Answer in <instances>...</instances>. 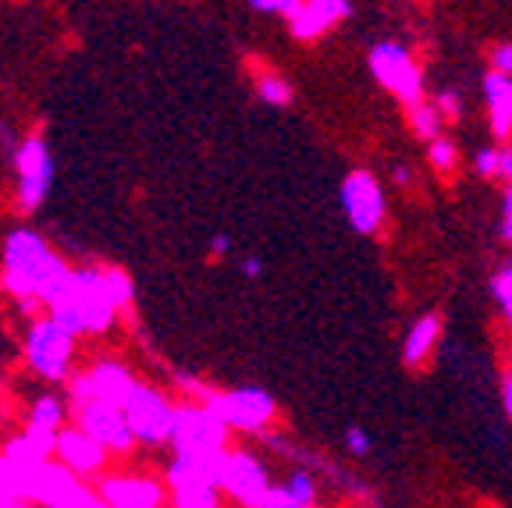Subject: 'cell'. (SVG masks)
<instances>
[{
	"label": "cell",
	"mask_w": 512,
	"mask_h": 508,
	"mask_svg": "<svg viewBox=\"0 0 512 508\" xmlns=\"http://www.w3.org/2000/svg\"><path fill=\"white\" fill-rule=\"evenodd\" d=\"M395 182H399V185L413 182V175H409V167H395Z\"/></svg>",
	"instance_id": "obj_34"
},
{
	"label": "cell",
	"mask_w": 512,
	"mask_h": 508,
	"mask_svg": "<svg viewBox=\"0 0 512 508\" xmlns=\"http://www.w3.org/2000/svg\"><path fill=\"white\" fill-rule=\"evenodd\" d=\"M370 72H374V79L406 107L424 100V75H420L413 54H409L402 43H392V40L374 43V47H370Z\"/></svg>",
	"instance_id": "obj_3"
},
{
	"label": "cell",
	"mask_w": 512,
	"mask_h": 508,
	"mask_svg": "<svg viewBox=\"0 0 512 508\" xmlns=\"http://www.w3.org/2000/svg\"><path fill=\"white\" fill-rule=\"evenodd\" d=\"M342 210L349 217V224L363 235H374L384 224V214H388V199H384V189L370 171H352L342 182Z\"/></svg>",
	"instance_id": "obj_8"
},
{
	"label": "cell",
	"mask_w": 512,
	"mask_h": 508,
	"mask_svg": "<svg viewBox=\"0 0 512 508\" xmlns=\"http://www.w3.org/2000/svg\"><path fill=\"white\" fill-rule=\"evenodd\" d=\"M242 274H246V278H260V274H264V260H260V256H246V260H242Z\"/></svg>",
	"instance_id": "obj_31"
},
{
	"label": "cell",
	"mask_w": 512,
	"mask_h": 508,
	"mask_svg": "<svg viewBox=\"0 0 512 508\" xmlns=\"http://www.w3.org/2000/svg\"><path fill=\"white\" fill-rule=\"evenodd\" d=\"M345 445H349L352 455H367L370 452V437L363 427H349L345 430Z\"/></svg>",
	"instance_id": "obj_28"
},
{
	"label": "cell",
	"mask_w": 512,
	"mask_h": 508,
	"mask_svg": "<svg viewBox=\"0 0 512 508\" xmlns=\"http://www.w3.org/2000/svg\"><path fill=\"white\" fill-rule=\"evenodd\" d=\"M484 104H488L491 132H495L498 139H509L512 135V79L495 75V72L484 75Z\"/></svg>",
	"instance_id": "obj_16"
},
{
	"label": "cell",
	"mask_w": 512,
	"mask_h": 508,
	"mask_svg": "<svg viewBox=\"0 0 512 508\" xmlns=\"http://www.w3.org/2000/svg\"><path fill=\"white\" fill-rule=\"evenodd\" d=\"M491 295H495V302L502 306L505 320H509V327H512V256L495 278H491Z\"/></svg>",
	"instance_id": "obj_23"
},
{
	"label": "cell",
	"mask_w": 512,
	"mask_h": 508,
	"mask_svg": "<svg viewBox=\"0 0 512 508\" xmlns=\"http://www.w3.org/2000/svg\"><path fill=\"white\" fill-rule=\"evenodd\" d=\"M491 72L512 79V43H498V47L491 50Z\"/></svg>",
	"instance_id": "obj_27"
},
{
	"label": "cell",
	"mask_w": 512,
	"mask_h": 508,
	"mask_svg": "<svg viewBox=\"0 0 512 508\" xmlns=\"http://www.w3.org/2000/svg\"><path fill=\"white\" fill-rule=\"evenodd\" d=\"M473 171H477L480 178H498V146H484V150H477V157H473Z\"/></svg>",
	"instance_id": "obj_25"
},
{
	"label": "cell",
	"mask_w": 512,
	"mask_h": 508,
	"mask_svg": "<svg viewBox=\"0 0 512 508\" xmlns=\"http://www.w3.org/2000/svg\"><path fill=\"white\" fill-rule=\"evenodd\" d=\"M317 505V480L310 469H292L281 487H271L264 508H313Z\"/></svg>",
	"instance_id": "obj_17"
},
{
	"label": "cell",
	"mask_w": 512,
	"mask_h": 508,
	"mask_svg": "<svg viewBox=\"0 0 512 508\" xmlns=\"http://www.w3.org/2000/svg\"><path fill=\"white\" fill-rule=\"evenodd\" d=\"M207 409L224 423V430H264L274 420V398L264 388H239L228 395H217Z\"/></svg>",
	"instance_id": "obj_9"
},
{
	"label": "cell",
	"mask_w": 512,
	"mask_h": 508,
	"mask_svg": "<svg viewBox=\"0 0 512 508\" xmlns=\"http://www.w3.org/2000/svg\"><path fill=\"white\" fill-rule=\"evenodd\" d=\"M498 175H502L505 182H512V146L498 150Z\"/></svg>",
	"instance_id": "obj_30"
},
{
	"label": "cell",
	"mask_w": 512,
	"mask_h": 508,
	"mask_svg": "<svg viewBox=\"0 0 512 508\" xmlns=\"http://www.w3.org/2000/svg\"><path fill=\"white\" fill-rule=\"evenodd\" d=\"M79 430L93 441V445L104 448V452H128V448L136 445L132 434H128V423H125V416H121L118 405L96 402V398H86V402H82Z\"/></svg>",
	"instance_id": "obj_10"
},
{
	"label": "cell",
	"mask_w": 512,
	"mask_h": 508,
	"mask_svg": "<svg viewBox=\"0 0 512 508\" xmlns=\"http://www.w3.org/2000/svg\"><path fill=\"white\" fill-rule=\"evenodd\" d=\"M409 125H413V132L420 135V139H427V143H434L441 135V114L434 104H427V100H420V104L409 107Z\"/></svg>",
	"instance_id": "obj_21"
},
{
	"label": "cell",
	"mask_w": 512,
	"mask_h": 508,
	"mask_svg": "<svg viewBox=\"0 0 512 508\" xmlns=\"http://www.w3.org/2000/svg\"><path fill=\"white\" fill-rule=\"evenodd\" d=\"M434 107H438L441 118H459V114H463V100H459L456 89H441V93L434 96Z\"/></svg>",
	"instance_id": "obj_26"
},
{
	"label": "cell",
	"mask_w": 512,
	"mask_h": 508,
	"mask_svg": "<svg viewBox=\"0 0 512 508\" xmlns=\"http://www.w3.org/2000/svg\"><path fill=\"white\" fill-rule=\"evenodd\" d=\"M100 498L107 508H160L164 505V487L153 477H107L100 484Z\"/></svg>",
	"instance_id": "obj_12"
},
{
	"label": "cell",
	"mask_w": 512,
	"mask_h": 508,
	"mask_svg": "<svg viewBox=\"0 0 512 508\" xmlns=\"http://www.w3.org/2000/svg\"><path fill=\"white\" fill-rule=\"evenodd\" d=\"M50 182H54V160H50L43 139H29L18 150V185H22V207L36 210L47 199Z\"/></svg>",
	"instance_id": "obj_11"
},
{
	"label": "cell",
	"mask_w": 512,
	"mask_h": 508,
	"mask_svg": "<svg viewBox=\"0 0 512 508\" xmlns=\"http://www.w3.org/2000/svg\"><path fill=\"white\" fill-rule=\"evenodd\" d=\"M228 249H232V239H228V235H214V242H210V253H214V256H224Z\"/></svg>",
	"instance_id": "obj_33"
},
{
	"label": "cell",
	"mask_w": 512,
	"mask_h": 508,
	"mask_svg": "<svg viewBox=\"0 0 512 508\" xmlns=\"http://www.w3.org/2000/svg\"><path fill=\"white\" fill-rule=\"evenodd\" d=\"M502 402H505V413H509V420H512V374L502 377Z\"/></svg>",
	"instance_id": "obj_32"
},
{
	"label": "cell",
	"mask_w": 512,
	"mask_h": 508,
	"mask_svg": "<svg viewBox=\"0 0 512 508\" xmlns=\"http://www.w3.org/2000/svg\"><path fill=\"white\" fill-rule=\"evenodd\" d=\"M256 93H260V100L264 104H271V107H285L288 100H292V86H288L281 75H274V72H267V75H260L256 79Z\"/></svg>",
	"instance_id": "obj_22"
},
{
	"label": "cell",
	"mask_w": 512,
	"mask_h": 508,
	"mask_svg": "<svg viewBox=\"0 0 512 508\" xmlns=\"http://www.w3.org/2000/svg\"><path fill=\"white\" fill-rule=\"evenodd\" d=\"M64 278H68V267L50 253V246L36 231H11L8 246H4V281L11 292L36 295L50 306V299L61 292Z\"/></svg>",
	"instance_id": "obj_2"
},
{
	"label": "cell",
	"mask_w": 512,
	"mask_h": 508,
	"mask_svg": "<svg viewBox=\"0 0 512 508\" xmlns=\"http://www.w3.org/2000/svg\"><path fill=\"white\" fill-rule=\"evenodd\" d=\"M345 15H352L349 0H310V4H299L296 18L288 22L292 36L299 40H317L320 32H328L335 22H342Z\"/></svg>",
	"instance_id": "obj_14"
},
{
	"label": "cell",
	"mask_w": 512,
	"mask_h": 508,
	"mask_svg": "<svg viewBox=\"0 0 512 508\" xmlns=\"http://www.w3.org/2000/svg\"><path fill=\"white\" fill-rule=\"evenodd\" d=\"M32 434L40 437L43 445H54V437L64 430V402L57 395H43L32 409Z\"/></svg>",
	"instance_id": "obj_20"
},
{
	"label": "cell",
	"mask_w": 512,
	"mask_h": 508,
	"mask_svg": "<svg viewBox=\"0 0 512 508\" xmlns=\"http://www.w3.org/2000/svg\"><path fill=\"white\" fill-rule=\"evenodd\" d=\"M175 508H221V487L200 477H175Z\"/></svg>",
	"instance_id": "obj_19"
},
{
	"label": "cell",
	"mask_w": 512,
	"mask_h": 508,
	"mask_svg": "<svg viewBox=\"0 0 512 508\" xmlns=\"http://www.w3.org/2000/svg\"><path fill=\"white\" fill-rule=\"evenodd\" d=\"M427 160H431L438 171H445V175H448V171L456 167V143H452V139H445V135H438L434 143H427Z\"/></svg>",
	"instance_id": "obj_24"
},
{
	"label": "cell",
	"mask_w": 512,
	"mask_h": 508,
	"mask_svg": "<svg viewBox=\"0 0 512 508\" xmlns=\"http://www.w3.org/2000/svg\"><path fill=\"white\" fill-rule=\"evenodd\" d=\"M72 352H75V338L57 324L54 317H43L29 327L25 334V359L43 381H61L72 366Z\"/></svg>",
	"instance_id": "obj_4"
},
{
	"label": "cell",
	"mask_w": 512,
	"mask_h": 508,
	"mask_svg": "<svg viewBox=\"0 0 512 508\" xmlns=\"http://www.w3.org/2000/svg\"><path fill=\"white\" fill-rule=\"evenodd\" d=\"M128 299L125 274H93V270H68L61 292L50 299V317L72 334L100 331L111 324L114 310Z\"/></svg>",
	"instance_id": "obj_1"
},
{
	"label": "cell",
	"mask_w": 512,
	"mask_h": 508,
	"mask_svg": "<svg viewBox=\"0 0 512 508\" xmlns=\"http://www.w3.org/2000/svg\"><path fill=\"white\" fill-rule=\"evenodd\" d=\"M224 423L210 413L207 405H189V409H175V423H171V445L175 455H217L224 452Z\"/></svg>",
	"instance_id": "obj_6"
},
{
	"label": "cell",
	"mask_w": 512,
	"mask_h": 508,
	"mask_svg": "<svg viewBox=\"0 0 512 508\" xmlns=\"http://www.w3.org/2000/svg\"><path fill=\"white\" fill-rule=\"evenodd\" d=\"M121 416L128 423V434L132 441H146V445H160L171 437V423H175V409L168 405V398L153 388H136L128 391L125 405H121Z\"/></svg>",
	"instance_id": "obj_5"
},
{
	"label": "cell",
	"mask_w": 512,
	"mask_h": 508,
	"mask_svg": "<svg viewBox=\"0 0 512 508\" xmlns=\"http://www.w3.org/2000/svg\"><path fill=\"white\" fill-rule=\"evenodd\" d=\"M502 235L505 242H512V182L505 189V203H502Z\"/></svg>",
	"instance_id": "obj_29"
},
{
	"label": "cell",
	"mask_w": 512,
	"mask_h": 508,
	"mask_svg": "<svg viewBox=\"0 0 512 508\" xmlns=\"http://www.w3.org/2000/svg\"><path fill=\"white\" fill-rule=\"evenodd\" d=\"M54 452H57V459L64 462V469L75 473V477H96L107 462L104 448L93 445L79 427H64L61 434L54 437Z\"/></svg>",
	"instance_id": "obj_13"
},
{
	"label": "cell",
	"mask_w": 512,
	"mask_h": 508,
	"mask_svg": "<svg viewBox=\"0 0 512 508\" xmlns=\"http://www.w3.org/2000/svg\"><path fill=\"white\" fill-rule=\"evenodd\" d=\"M438 338H441V317H438V313H427V317H420L413 327H409L406 342H402V363H406V366L427 363V356L434 352Z\"/></svg>",
	"instance_id": "obj_18"
},
{
	"label": "cell",
	"mask_w": 512,
	"mask_h": 508,
	"mask_svg": "<svg viewBox=\"0 0 512 508\" xmlns=\"http://www.w3.org/2000/svg\"><path fill=\"white\" fill-rule=\"evenodd\" d=\"M89 391H86V398H96V402H107V405H125V398H128V391L136 388V381H132V374H128L125 366H118V363H100L89 374Z\"/></svg>",
	"instance_id": "obj_15"
},
{
	"label": "cell",
	"mask_w": 512,
	"mask_h": 508,
	"mask_svg": "<svg viewBox=\"0 0 512 508\" xmlns=\"http://www.w3.org/2000/svg\"><path fill=\"white\" fill-rule=\"evenodd\" d=\"M217 487L228 491L235 501L246 508H264L271 484H267V469L253 459L249 452H228L221 455V469H217Z\"/></svg>",
	"instance_id": "obj_7"
}]
</instances>
